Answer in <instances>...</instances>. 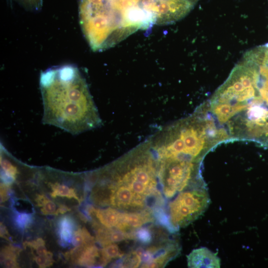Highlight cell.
Here are the masks:
<instances>
[{
	"label": "cell",
	"mask_w": 268,
	"mask_h": 268,
	"mask_svg": "<svg viewBox=\"0 0 268 268\" xmlns=\"http://www.w3.org/2000/svg\"><path fill=\"white\" fill-rule=\"evenodd\" d=\"M95 203L122 212L165 210L158 164L146 139L105 167L91 173Z\"/></svg>",
	"instance_id": "cell-1"
},
{
	"label": "cell",
	"mask_w": 268,
	"mask_h": 268,
	"mask_svg": "<svg viewBox=\"0 0 268 268\" xmlns=\"http://www.w3.org/2000/svg\"><path fill=\"white\" fill-rule=\"evenodd\" d=\"M40 87L43 105L42 123L78 134L101 125L98 109L78 68L72 65L43 71Z\"/></svg>",
	"instance_id": "cell-2"
},
{
	"label": "cell",
	"mask_w": 268,
	"mask_h": 268,
	"mask_svg": "<svg viewBox=\"0 0 268 268\" xmlns=\"http://www.w3.org/2000/svg\"><path fill=\"white\" fill-rule=\"evenodd\" d=\"M149 143L158 162L166 206L179 193L205 185L201 174L202 157L185 148Z\"/></svg>",
	"instance_id": "cell-3"
},
{
	"label": "cell",
	"mask_w": 268,
	"mask_h": 268,
	"mask_svg": "<svg viewBox=\"0 0 268 268\" xmlns=\"http://www.w3.org/2000/svg\"><path fill=\"white\" fill-rule=\"evenodd\" d=\"M210 198L206 185L184 190L169 201L165 207L164 226L171 233L197 220L208 207Z\"/></svg>",
	"instance_id": "cell-4"
},
{
	"label": "cell",
	"mask_w": 268,
	"mask_h": 268,
	"mask_svg": "<svg viewBox=\"0 0 268 268\" xmlns=\"http://www.w3.org/2000/svg\"><path fill=\"white\" fill-rule=\"evenodd\" d=\"M177 237L166 234L157 242L134 249L141 268H163L180 253Z\"/></svg>",
	"instance_id": "cell-5"
},
{
	"label": "cell",
	"mask_w": 268,
	"mask_h": 268,
	"mask_svg": "<svg viewBox=\"0 0 268 268\" xmlns=\"http://www.w3.org/2000/svg\"><path fill=\"white\" fill-rule=\"evenodd\" d=\"M189 268H220V260L217 254L205 247L193 250L187 256Z\"/></svg>",
	"instance_id": "cell-6"
},
{
	"label": "cell",
	"mask_w": 268,
	"mask_h": 268,
	"mask_svg": "<svg viewBox=\"0 0 268 268\" xmlns=\"http://www.w3.org/2000/svg\"><path fill=\"white\" fill-rule=\"evenodd\" d=\"M97 241L103 247L111 243L127 240H135V232H126L115 228H109L99 224L94 225Z\"/></svg>",
	"instance_id": "cell-7"
},
{
	"label": "cell",
	"mask_w": 268,
	"mask_h": 268,
	"mask_svg": "<svg viewBox=\"0 0 268 268\" xmlns=\"http://www.w3.org/2000/svg\"><path fill=\"white\" fill-rule=\"evenodd\" d=\"M71 254L78 265L91 267L94 265L97 258L100 259L101 251L93 244L75 247L72 251Z\"/></svg>",
	"instance_id": "cell-8"
},
{
	"label": "cell",
	"mask_w": 268,
	"mask_h": 268,
	"mask_svg": "<svg viewBox=\"0 0 268 268\" xmlns=\"http://www.w3.org/2000/svg\"><path fill=\"white\" fill-rule=\"evenodd\" d=\"M101 251L100 265L106 266L114 259H121L124 256V253L116 243H111L103 246Z\"/></svg>",
	"instance_id": "cell-9"
},
{
	"label": "cell",
	"mask_w": 268,
	"mask_h": 268,
	"mask_svg": "<svg viewBox=\"0 0 268 268\" xmlns=\"http://www.w3.org/2000/svg\"><path fill=\"white\" fill-rule=\"evenodd\" d=\"M59 235L62 242L68 243L72 239L74 233V222L68 216L61 218L59 223Z\"/></svg>",
	"instance_id": "cell-10"
},
{
	"label": "cell",
	"mask_w": 268,
	"mask_h": 268,
	"mask_svg": "<svg viewBox=\"0 0 268 268\" xmlns=\"http://www.w3.org/2000/svg\"><path fill=\"white\" fill-rule=\"evenodd\" d=\"M71 242L75 247H80L94 244V238L85 227H82L74 232Z\"/></svg>",
	"instance_id": "cell-11"
},
{
	"label": "cell",
	"mask_w": 268,
	"mask_h": 268,
	"mask_svg": "<svg viewBox=\"0 0 268 268\" xmlns=\"http://www.w3.org/2000/svg\"><path fill=\"white\" fill-rule=\"evenodd\" d=\"M17 249L11 246H6L1 251V261L6 268H17L16 255Z\"/></svg>",
	"instance_id": "cell-12"
},
{
	"label": "cell",
	"mask_w": 268,
	"mask_h": 268,
	"mask_svg": "<svg viewBox=\"0 0 268 268\" xmlns=\"http://www.w3.org/2000/svg\"><path fill=\"white\" fill-rule=\"evenodd\" d=\"M51 187L52 190L51 195L52 197L55 198L57 196H60L69 199L73 198L80 202L79 199L73 189L70 188L65 185H61L58 183L51 184Z\"/></svg>",
	"instance_id": "cell-13"
},
{
	"label": "cell",
	"mask_w": 268,
	"mask_h": 268,
	"mask_svg": "<svg viewBox=\"0 0 268 268\" xmlns=\"http://www.w3.org/2000/svg\"><path fill=\"white\" fill-rule=\"evenodd\" d=\"M38 205L42 206L41 211L44 214H56V206L55 203L44 195H38L36 199Z\"/></svg>",
	"instance_id": "cell-14"
},
{
	"label": "cell",
	"mask_w": 268,
	"mask_h": 268,
	"mask_svg": "<svg viewBox=\"0 0 268 268\" xmlns=\"http://www.w3.org/2000/svg\"><path fill=\"white\" fill-rule=\"evenodd\" d=\"M135 240L142 244L151 243L153 240L152 229L148 227H142L135 231Z\"/></svg>",
	"instance_id": "cell-15"
},
{
	"label": "cell",
	"mask_w": 268,
	"mask_h": 268,
	"mask_svg": "<svg viewBox=\"0 0 268 268\" xmlns=\"http://www.w3.org/2000/svg\"><path fill=\"white\" fill-rule=\"evenodd\" d=\"M25 244V246H29L35 250L38 255L45 256L51 254L50 252L47 250L45 242L41 238H38L33 241L26 242Z\"/></svg>",
	"instance_id": "cell-16"
},
{
	"label": "cell",
	"mask_w": 268,
	"mask_h": 268,
	"mask_svg": "<svg viewBox=\"0 0 268 268\" xmlns=\"http://www.w3.org/2000/svg\"><path fill=\"white\" fill-rule=\"evenodd\" d=\"M32 220L31 215L26 213H18L15 217L17 225L22 229L28 227L32 222Z\"/></svg>",
	"instance_id": "cell-17"
},
{
	"label": "cell",
	"mask_w": 268,
	"mask_h": 268,
	"mask_svg": "<svg viewBox=\"0 0 268 268\" xmlns=\"http://www.w3.org/2000/svg\"><path fill=\"white\" fill-rule=\"evenodd\" d=\"M51 253L48 255L35 256L34 260L40 268H46L52 265L54 262Z\"/></svg>",
	"instance_id": "cell-18"
},
{
	"label": "cell",
	"mask_w": 268,
	"mask_h": 268,
	"mask_svg": "<svg viewBox=\"0 0 268 268\" xmlns=\"http://www.w3.org/2000/svg\"><path fill=\"white\" fill-rule=\"evenodd\" d=\"M8 187H9V185H7L3 183L1 184L0 198H1V201H4L7 199V191L8 190V188H7Z\"/></svg>",
	"instance_id": "cell-19"
},
{
	"label": "cell",
	"mask_w": 268,
	"mask_h": 268,
	"mask_svg": "<svg viewBox=\"0 0 268 268\" xmlns=\"http://www.w3.org/2000/svg\"><path fill=\"white\" fill-rule=\"evenodd\" d=\"M69 209L64 205H61L59 208L56 211V214L58 213L64 214L67 211H69Z\"/></svg>",
	"instance_id": "cell-20"
},
{
	"label": "cell",
	"mask_w": 268,
	"mask_h": 268,
	"mask_svg": "<svg viewBox=\"0 0 268 268\" xmlns=\"http://www.w3.org/2000/svg\"><path fill=\"white\" fill-rule=\"evenodd\" d=\"M0 236L5 239H7V236H8L5 227L1 225V223H0Z\"/></svg>",
	"instance_id": "cell-21"
}]
</instances>
